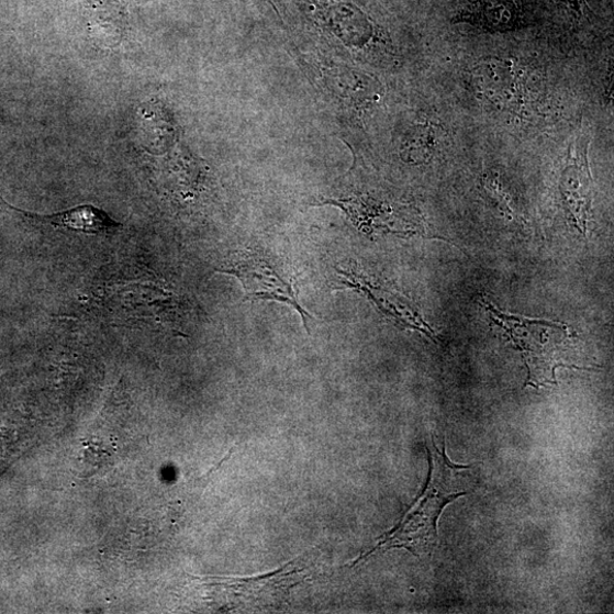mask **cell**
Instances as JSON below:
<instances>
[{
    "mask_svg": "<svg viewBox=\"0 0 614 614\" xmlns=\"http://www.w3.org/2000/svg\"><path fill=\"white\" fill-rule=\"evenodd\" d=\"M339 289H350L364 294L388 319L399 327L422 332L433 337L434 332L405 300L394 290L386 288L370 279L362 272L354 269H338Z\"/></svg>",
    "mask_w": 614,
    "mask_h": 614,
    "instance_id": "8992f818",
    "label": "cell"
},
{
    "mask_svg": "<svg viewBox=\"0 0 614 614\" xmlns=\"http://www.w3.org/2000/svg\"><path fill=\"white\" fill-rule=\"evenodd\" d=\"M239 280L245 290V301H270L282 303L300 313L303 325L310 333L309 322L313 316L301 305L295 292L294 280L272 257L257 250H244L228 267L217 270Z\"/></svg>",
    "mask_w": 614,
    "mask_h": 614,
    "instance_id": "3957f363",
    "label": "cell"
},
{
    "mask_svg": "<svg viewBox=\"0 0 614 614\" xmlns=\"http://www.w3.org/2000/svg\"><path fill=\"white\" fill-rule=\"evenodd\" d=\"M591 138L577 134L569 143L562 161L559 190L565 209L574 227L583 235L589 231L594 200V182L590 168Z\"/></svg>",
    "mask_w": 614,
    "mask_h": 614,
    "instance_id": "277c9868",
    "label": "cell"
},
{
    "mask_svg": "<svg viewBox=\"0 0 614 614\" xmlns=\"http://www.w3.org/2000/svg\"><path fill=\"white\" fill-rule=\"evenodd\" d=\"M439 144L437 125L431 122L417 123L405 135L401 153L402 157L413 165H423L436 154Z\"/></svg>",
    "mask_w": 614,
    "mask_h": 614,
    "instance_id": "30bf717a",
    "label": "cell"
},
{
    "mask_svg": "<svg viewBox=\"0 0 614 614\" xmlns=\"http://www.w3.org/2000/svg\"><path fill=\"white\" fill-rule=\"evenodd\" d=\"M471 83L479 99L500 112H518L525 103L524 71L511 58H482L471 71Z\"/></svg>",
    "mask_w": 614,
    "mask_h": 614,
    "instance_id": "5b68a950",
    "label": "cell"
},
{
    "mask_svg": "<svg viewBox=\"0 0 614 614\" xmlns=\"http://www.w3.org/2000/svg\"><path fill=\"white\" fill-rule=\"evenodd\" d=\"M495 327L524 357L528 369L527 384L535 388L557 384L558 368H574L567 359L570 334L563 325L533 320L500 311L482 301Z\"/></svg>",
    "mask_w": 614,
    "mask_h": 614,
    "instance_id": "7a4b0ae2",
    "label": "cell"
},
{
    "mask_svg": "<svg viewBox=\"0 0 614 614\" xmlns=\"http://www.w3.org/2000/svg\"><path fill=\"white\" fill-rule=\"evenodd\" d=\"M431 473L422 496L404 515L402 522L357 562L378 551L405 548L414 556L431 555L437 543V523L445 506L469 494L468 471L470 467L456 466L449 461L445 447L439 448L435 438L427 447Z\"/></svg>",
    "mask_w": 614,
    "mask_h": 614,
    "instance_id": "6da1fadb",
    "label": "cell"
},
{
    "mask_svg": "<svg viewBox=\"0 0 614 614\" xmlns=\"http://www.w3.org/2000/svg\"><path fill=\"white\" fill-rule=\"evenodd\" d=\"M481 30L505 32L521 26L518 8L512 0H477L456 18Z\"/></svg>",
    "mask_w": 614,
    "mask_h": 614,
    "instance_id": "9c48e42d",
    "label": "cell"
},
{
    "mask_svg": "<svg viewBox=\"0 0 614 614\" xmlns=\"http://www.w3.org/2000/svg\"><path fill=\"white\" fill-rule=\"evenodd\" d=\"M312 16L323 25L333 27L334 34L345 43L364 47L375 38V25L357 7L337 0H305Z\"/></svg>",
    "mask_w": 614,
    "mask_h": 614,
    "instance_id": "52a82bcc",
    "label": "cell"
},
{
    "mask_svg": "<svg viewBox=\"0 0 614 614\" xmlns=\"http://www.w3.org/2000/svg\"><path fill=\"white\" fill-rule=\"evenodd\" d=\"M21 212V211H20ZM32 219L49 223L55 228L83 233L94 236H107L116 233L122 224L111 217L102 209L93 205H80L67 211L48 215L21 212Z\"/></svg>",
    "mask_w": 614,
    "mask_h": 614,
    "instance_id": "ba28073f",
    "label": "cell"
},
{
    "mask_svg": "<svg viewBox=\"0 0 614 614\" xmlns=\"http://www.w3.org/2000/svg\"><path fill=\"white\" fill-rule=\"evenodd\" d=\"M568 5L576 11H579V0H566Z\"/></svg>",
    "mask_w": 614,
    "mask_h": 614,
    "instance_id": "8fae6325",
    "label": "cell"
}]
</instances>
